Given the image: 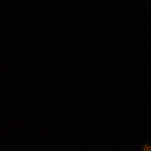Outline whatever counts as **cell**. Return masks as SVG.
I'll list each match as a JSON object with an SVG mask.
<instances>
[{
    "mask_svg": "<svg viewBox=\"0 0 151 151\" xmlns=\"http://www.w3.org/2000/svg\"><path fill=\"white\" fill-rule=\"evenodd\" d=\"M142 151H151V145H145L143 147Z\"/></svg>",
    "mask_w": 151,
    "mask_h": 151,
    "instance_id": "6da1fadb",
    "label": "cell"
}]
</instances>
